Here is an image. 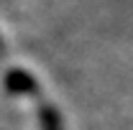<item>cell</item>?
Segmentation results:
<instances>
[{"label": "cell", "instance_id": "6da1fadb", "mask_svg": "<svg viewBox=\"0 0 133 130\" xmlns=\"http://www.w3.org/2000/svg\"><path fill=\"white\" fill-rule=\"evenodd\" d=\"M5 87L10 89V92H16V95H33L36 92V82L26 74V71H8V77H5Z\"/></svg>", "mask_w": 133, "mask_h": 130}, {"label": "cell", "instance_id": "7a4b0ae2", "mask_svg": "<svg viewBox=\"0 0 133 130\" xmlns=\"http://www.w3.org/2000/svg\"><path fill=\"white\" fill-rule=\"evenodd\" d=\"M38 128L41 130H64L59 110L51 107V105H41L38 107Z\"/></svg>", "mask_w": 133, "mask_h": 130}]
</instances>
